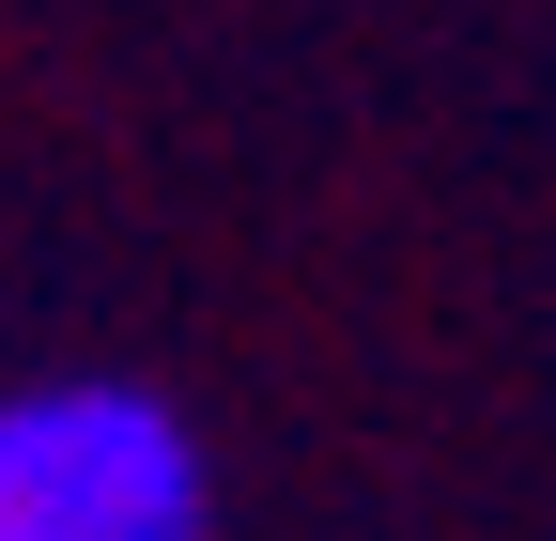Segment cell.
Wrapping results in <instances>:
<instances>
[{
    "label": "cell",
    "instance_id": "1",
    "mask_svg": "<svg viewBox=\"0 0 556 541\" xmlns=\"http://www.w3.org/2000/svg\"><path fill=\"white\" fill-rule=\"evenodd\" d=\"M0 541H201V433L109 372L16 387L0 402Z\"/></svg>",
    "mask_w": 556,
    "mask_h": 541
}]
</instances>
